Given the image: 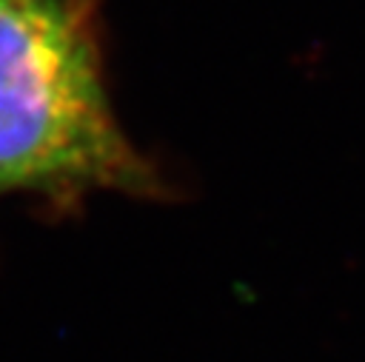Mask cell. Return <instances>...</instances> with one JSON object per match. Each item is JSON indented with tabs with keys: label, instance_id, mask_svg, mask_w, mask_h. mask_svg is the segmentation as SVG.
<instances>
[{
	"label": "cell",
	"instance_id": "1",
	"mask_svg": "<svg viewBox=\"0 0 365 362\" xmlns=\"http://www.w3.org/2000/svg\"><path fill=\"white\" fill-rule=\"evenodd\" d=\"M97 191L160 197L163 177L114 117L94 0H0V197Z\"/></svg>",
	"mask_w": 365,
	"mask_h": 362
}]
</instances>
